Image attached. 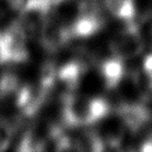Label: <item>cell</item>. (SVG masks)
I'll return each mask as SVG.
<instances>
[{
    "label": "cell",
    "mask_w": 152,
    "mask_h": 152,
    "mask_svg": "<svg viewBox=\"0 0 152 152\" xmlns=\"http://www.w3.org/2000/svg\"><path fill=\"white\" fill-rule=\"evenodd\" d=\"M140 94L142 101L152 100V55L144 58L143 61V79L138 77Z\"/></svg>",
    "instance_id": "obj_12"
},
{
    "label": "cell",
    "mask_w": 152,
    "mask_h": 152,
    "mask_svg": "<svg viewBox=\"0 0 152 152\" xmlns=\"http://www.w3.org/2000/svg\"><path fill=\"white\" fill-rule=\"evenodd\" d=\"M140 150L144 152H152V132L142 141L140 145Z\"/></svg>",
    "instance_id": "obj_15"
},
{
    "label": "cell",
    "mask_w": 152,
    "mask_h": 152,
    "mask_svg": "<svg viewBox=\"0 0 152 152\" xmlns=\"http://www.w3.org/2000/svg\"><path fill=\"white\" fill-rule=\"evenodd\" d=\"M55 0H26L21 6L18 23L28 38H38L49 19Z\"/></svg>",
    "instance_id": "obj_2"
},
{
    "label": "cell",
    "mask_w": 152,
    "mask_h": 152,
    "mask_svg": "<svg viewBox=\"0 0 152 152\" xmlns=\"http://www.w3.org/2000/svg\"><path fill=\"white\" fill-rule=\"evenodd\" d=\"M15 133V127L8 120L0 118V151L6 150L10 144Z\"/></svg>",
    "instance_id": "obj_13"
},
{
    "label": "cell",
    "mask_w": 152,
    "mask_h": 152,
    "mask_svg": "<svg viewBox=\"0 0 152 152\" xmlns=\"http://www.w3.org/2000/svg\"><path fill=\"white\" fill-rule=\"evenodd\" d=\"M107 11L120 21H133L137 15L134 0H102Z\"/></svg>",
    "instance_id": "obj_9"
},
{
    "label": "cell",
    "mask_w": 152,
    "mask_h": 152,
    "mask_svg": "<svg viewBox=\"0 0 152 152\" xmlns=\"http://www.w3.org/2000/svg\"><path fill=\"white\" fill-rule=\"evenodd\" d=\"M99 71L103 85L109 91L117 90L124 81L126 68L123 64V60L119 59L114 56L102 61L99 67Z\"/></svg>",
    "instance_id": "obj_8"
},
{
    "label": "cell",
    "mask_w": 152,
    "mask_h": 152,
    "mask_svg": "<svg viewBox=\"0 0 152 152\" xmlns=\"http://www.w3.org/2000/svg\"><path fill=\"white\" fill-rule=\"evenodd\" d=\"M117 115L131 133L140 131L152 119V112L143 101L122 102L117 108Z\"/></svg>",
    "instance_id": "obj_4"
},
{
    "label": "cell",
    "mask_w": 152,
    "mask_h": 152,
    "mask_svg": "<svg viewBox=\"0 0 152 152\" xmlns=\"http://www.w3.org/2000/svg\"><path fill=\"white\" fill-rule=\"evenodd\" d=\"M110 112L111 106L103 98L67 92L61 100V126L66 128L92 126L108 118Z\"/></svg>",
    "instance_id": "obj_1"
},
{
    "label": "cell",
    "mask_w": 152,
    "mask_h": 152,
    "mask_svg": "<svg viewBox=\"0 0 152 152\" xmlns=\"http://www.w3.org/2000/svg\"><path fill=\"white\" fill-rule=\"evenodd\" d=\"M4 45L8 53L9 64H23L29 58L27 46L28 36L26 34L18 21L12 22L4 34Z\"/></svg>",
    "instance_id": "obj_6"
},
{
    "label": "cell",
    "mask_w": 152,
    "mask_h": 152,
    "mask_svg": "<svg viewBox=\"0 0 152 152\" xmlns=\"http://www.w3.org/2000/svg\"><path fill=\"white\" fill-rule=\"evenodd\" d=\"M150 37H151V45H152V29H151V32H150Z\"/></svg>",
    "instance_id": "obj_17"
},
{
    "label": "cell",
    "mask_w": 152,
    "mask_h": 152,
    "mask_svg": "<svg viewBox=\"0 0 152 152\" xmlns=\"http://www.w3.org/2000/svg\"><path fill=\"white\" fill-rule=\"evenodd\" d=\"M2 1H6V4L12 9H20L26 0H2Z\"/></svg>",
    "instance_id": "obj_16"
},
{
    "label": "cell",
    "mask_w": 152,
    "mask_h": 152,
    "mask_svg": "<svg viewBox=\"0 0 152 152\" xmlns=\"http://www.w3.org/2000/svg\"><path fill=\"white\" fill-rule=\"evenodd\" d=\"M144 49L143 37L137 22H124L121 29L110 41V50L114 57L121 60H129L139 56Z\"/></svg>",
    "instance_id": "obj_3"
},
{
    "label": "cell",
    "mask_w": 152,
    "mask_h": 152,
    "mask_svg": "<svg viewBox=\"0 0 152 152\" xmlns=\"http://www.w3.org/2000/svg\"><path fill=\"white\" fill-rule=\"evenodd\" d=\"M104 149L106 143L100 133L96 131H83L76 138H72V150L99 152Z\"/></svg>",
    "instance_id": "obj_10"
},
{
    "label": "cell",
    "mask_w": 152,
    "mask_h": 152,
    "mask_svg": "<svg viewBox=\"0 0 152 152\" xmlns=\"http://www.w3.org/2000/svg\"><path fill=\"white\" fill-rule=\"evenodd\" d=\"M38 38L48 52H57L72 40L68 28L52 12Z\"/></svg>",
    "instance_id": "obj_5"
},
{
    "label": "cell",
    "mask_w": 152,
    "mask_h": 152,
    "mask_svg": "<svg viewBox=\"0 0 152 152\" xmlns=\"http://www.w3.org/2000/svg\"><path fill=\"white\" fill-rule=\"evenodd\" d=\"M88 67L80 60H70L61 67L57 68V80L62 83L68 90V92H73L79 85Z\"/></svg>",
    "instance_id": "obj_7"
},
{
    "label": "cell",
    "mask_w": 152,
    "mask_h": 152,
    "mask_svg": "<svg viewBox=\"0 0 152 152\" xmlns=\"http://www.w3.org/2000/svg\"><path fill=\"white\" fill-rule=\"evenodd\" d=\"M8 53H7V49H6V45H4V34L0 32V64H8Z\"/></svg>",
    "instance_id": "obj_14"
},
{
    "label": "cell",
    "mask_w": 152,
    "mask_h": 152,
    "mask_svg": "<svg viewBox=\"0 0 152 152\" xmlns=\"http://www.w3.org/2000/svg\"><path fill=\"white\" fill-rule=\"evenodd\" d=\"M20 88H21V83L16 73L10 71L4 72L0 76V102L15 103L16 97Z\"/></svg>",
    "instance_id": "obj_11"
}]
</instances>
